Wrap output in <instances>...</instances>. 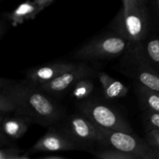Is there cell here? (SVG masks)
<instances>
[{"label":"cell","mask_w":159,"mask_h":159,"mask_svg":"<svg viewBox=\"0 0 159 159\" xmlns=\"http://www.w3.org/2000/svg\"><path fill=\"white\" fill-rule=\"evenodd\" d=\"M16 106L15 113L23 115L44 127L58 124L65 117V110L48 94L28 80L8 81L1 79Z\"/></svg>","instance_id":"obj_1"},{"label":"cell","mask_w":159,"mask_h":159,"mask_svg":"<svg viewBox=\"0 0 159 159\" xmlns=\"http://www.w3.org/2000/svg\"><path fill=\"white\" fill-rule=\"evenodd\" d=\"M97 127L102 138V147L99 150L111 149L126 155L127 159L157 158L156 154L146 141H143L132 133L109 130L99 126Z\"/></svg>","instance_id":"obj_2"},{"label":"cell","mask_w":159,"mask_h":159,"mask_svg":"<svg viewBox=\"0 0 159 159\" xmlns=\"http://www.w3.org/2000/svg\"><path fill=\"white\" fill-rule=\"evenodd\" d=\"M60 127L80 151L93 154L102 147V138L98 127L82 113L67 116Z\"/></svg>","instance_id":"obj_3"},{"label":"cell","mask_w":159,"mask_h":159,"mask_svg":"<svg viewBox=\"0 0 159 159\" xmlns=\"http://www.w3.org/2000/svg\"><path fill=\"white\" fill-rule=\"evenodd\" d=\"M123 58L124 73L151 89L159 93V75L152 69L141 42L131 44Z\"/></svg>","instance_id":"obj_4"},{"label":"cell","mask_w":159,"mask_h":159,"mask_svg":"<svg viewBox=\"0 0 159 159\" xmlns=\"http://www.w3.org/2000/svg\"><path fill=\"white\" fill-rule=\"evenodd\" d=\"M131 43L120 34H107L81 47L74 54L79 61H95L118 57L125 54Z\"/></svg>","instance_id":"obj_5"},{"label":"cell","mask_w":159,"mask_h":159,"mask_svg":"<svg viewBox=\"0 0 159 159\" xmlns=\"http://www.w3.org/2000/svg\"><path fill=\"white\" fill-rule=\"evenodd\" d=\"M148 20L145 5L124 6L113 21L116 34L122 36L131 44L138 43L145 37Z\"/></svg>","instance_id":"obj_6"},{"label":"cell","mask_w":159,"mask_h":159,"mask_svg":"<svg viewBox=\"0 0 159 159\" xmlns=\"http://www.w3.org/2000/svg\"><path fill=\"white\" fill-rule=\"evenodd\" d=\"M79 110L99 127L126 133L133 132L130 124L120 113L102 102L84 101L79 105Z\"/></svg>","instance_id":"obj_7"},{"label":"cell","mask_w":159,"mask_h":159,"mask_svg":"<svg viewBox=\"0 0 159 159\" xmlns=\"http://www.w3.org/2000/svg\"><path fill=\"white\" fill-rule=\"evenodd\" d=\"M65 151H80V149L61 127L55 124L48 127L45 134L28 152L32 155L37 152L55 153Z\"/></svg>","instance_id":"obj_8"},{"label":"cell","mask_w":159,"mask_h":159,"mask_svg":"<svg viewBox=\"0 0 159 159\" xmlns=\"http://www.w3.org/2000/svg\"><path fill=\"white\" fill-rule=\"evenodd\" d=\"M95 71L85 63H79L75 68L65 71L53 80L39 85V88L48 95H58L65 93L83 78H90Z\"/></svg>","instance_id":"obj_9"},{"label":"cell","mask_w":159,"mask_h":159,"mask_svg":"<svg viewBox=\"0 0 159 159\" xmlns=\"http://www.w3.org/2000/svg\"><path fill=\"white\" fill-rule=\"evenodd\" d=\"M1 146L12 144L13 141L20 139L25 134L31 121L23 115L14 113V115H6L0 119Z\"/></svg>","instance_id":"obj_10"},{"label":"cell","mask_w":159,"mask_h":159,"mask_svg":"<svg viewBox=\"0 0 159 159\" xmlns=\"http://www.w3.org/2000/svg\"><path fill=\"white\" fill-rule=\"evenodd\" d=\"M76 65L77 64L73 62L57 61L40 65L30 69L26 73V79L37 86H39L75 68Z\"/></svg>","instance_id":"obj_11"},{"label":"cell","mask_w":159,"mask_h":159,"mask_svg":"<svg viewBox=\"0 0 159 159\" xmlns=\"http://www.w3.org/2000/svg\"><path fill=\"white\" fill-rule=\"evenodd\" d=\"M40 12V9L33 0H27L19 5L12 12L5 14V19L13 26H16L26 20L34 19Z\"/></svg>","instance_id":"obj_12"},{"label":"cell","mask_w":159,"mask_h":159,"mask_svg":"<svg viewBox=\"0 0 159 159\" xmlns=\"http://www.w3.org/2000/svg\"><path fill=\"white\" fill-rule=\"evenodd\" d=\"M99 79L106 99L112 100L122 98L128 93V88L124 83L110 77L106 72L99 73Z\"/></svg>","instance_id":"obj_13"},{"label":"cell","mask_w":159,"mask_h":159,"mask_svg":"<svg viewBox=\"0 0 159 159\" xmlns=\"http://www.w3.org/2000/svg\"><path fill=\"white\" fill-rule=\"evenodd\" d=\"M137 93L140 102L145 110L159 113V93L138 83Z\"/></svg>","instance_id":"obj_14"},{"label":"cell","mask_w":159,"mask_h":159,"mask_svg":"<svg viewBox=\"0 0 159 159\" xmlns=\"http://www.w3.org/2000/svg\"><path fill=\"white\" fill-rule=\"evenodd\" d=\"M94 89V84L89 78H83L78 81L72 87L71 94L78 100H82L89 96Z\"/></svg>","instance_id":"obj_15"},{"label":"cell","mask_w":159,"mask_h":159,"mask_svg":"<svg viewBox=\"0 0 159 159\" xmlns=\"http://www.w3.org/2000/svg\"><path fill=\"white\" fill-rule=\"evenodd\" d=\"M16 106L6 89L0 85V119L9 113H15Z\"/></svg>","instance_id":"obj_16"},{"label":"cell","mask_w":159,"mask_h":159,"mask_svg":"<svg viewBox=\"0 0 159 159\" xmlns=\"http://www.w3.org/2000/svg\"><path fill=\"white\" fill-rule=\"evenodd\" d=\"M30 152H24L13 144L1 146L0 149V159H30Z\"/></svg>","instance_id":"obj_17"},{"label":"cell","mask_w":159,"mask_h":159,"mask_svg":"<svg viewBox=\"0 0 159 159\" xmlns=\"http://www.w3.org/2000/svg\"><path fill=\"white\" fill-rule=\"evenodd\" d=\"M145 53L151 61L159 64V40L154 39L150 40L144 48Z\"/></svg>","instance_id":"obj_18"},{"label":"cell","mask_w":159,"mask_h":159,"mask_svg":"<svg viewBox=\"0 0 159 159\" xmlns=\"http://www.w3.org/2000/svg\"><path fill=\"white\" fill-rule=\"evenodd\" d=\"M145 141L151 148L154 151L159 159V130L153 129L148 131L145 136Z\"/></svg>","instance_id":"obj_19"},{"label":"cell","mask_w":159,"mask_h":159,"mask_svg":"<svg viewBox=\"0 0 159 159\" xmlns=\"http://www.w3.org/2000/svg\"><path fill=\"white\" fill-rule=\"evenodd\" d=\"M144 121L149 127V130L153 129L159 130V113L158 112L148 111L144 115Z\"/></svg>","instance_id":"obj_20"},{"label":"cell","mask_w":159,"mask_h":159,"mask_svg":"<svg viewBox=\"0 0 159 159\" xmlns=\"http://www.w3.org/2000/svg\"><path fill=\"white\" fill-rule=\"evenodd\" d=\"M33 1L35 2V4L37 5L39 7V9H40V11L43 10L45 8H47L48 6H49L50 5H51L54 2V0H33Z\"/></svg>","instance_id":"obj_21"},{"label":"cell","mask_w":159,"mask_h":159,"mask_svg":"<svg viewBox=\"0 0 159 159\" xmlns=\"http://www.w3.org/2000/svg\"><path fill=\"white\" fill-rule=\"evenodd\" d=\"M123 6H138L141 5H145L144 3L141 2L140 0H122Z\"/></svg>","instance_id":"obj_22"},{"label":"cell","mask_w":159,"mask_h":159,"mask_svg":"<svg viewBox=\"0 0 159 159\" xmlns=\"http://www.w3.org/2000/svg\"><path fill=\"white\" fill-rule=\"evenodd\" d=\"M39 158L41 159H66V157L62 156V155H44V156L40 157Z\"/></svg>","instance_id":"obj_23"},{"label":"cell","mask_w":159,"mask_h":159,"mask_svg":"<svg viewBox=\"0 0 159 159\" xmlns=\"http://www.w3.org/2000/svg\"><path fill=\"white\" fill-rule=\"evenodd\" d=\"M140 1H141V2H143V3H144V4H145V2H146V1H147V0H140Z\"/></svg>","instance_id":"obj_24"},{"label":"cell","mask_w":159,"mask_h":159,"mask_svg":"<svg viewBox=\"0 0 159 159\" xmlns=\"http://www.w3.org/2000/svg\"><path fill=\"white\" fill-rule=\"evenodd\" d=\"M157 2H158V6H159V0H157Z\"/></svg>","instance_id":"obj_25"}]
</instances>
